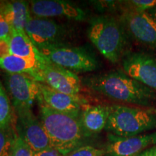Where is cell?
Here are the masks:
<instances>
[{"mask_svg": "<svg viewBox=\"0 0 156 156\" xmlns=\"http://www.w3.org/2000/svg\"><path fill=\"white\" fill-rule=\"evenodd\" d=\"M136 156H156V146L148 148Z\"/></svg>", "mask_w": 156, "mask_h": 156, "instance_id": "4316f807", "label": "cell"}, {"mask_svg": "<svg viewBox=\"0 0 156 156\" xmlns=\"http://www.w3.org/2000/svg\"><path fill=\"white\" fill-rule=\"evenodd\" d=\"M16 114L15 130L17 135L28 144L34 153L51 147L41 122L31 109L17 111Z\"/></svg>", "mask_w": 156, "mask_h": 156, "instance_id": "30bf717a", "label": "cell"}, {"mask_svg": "<svg viewBox=\"0 0 156 156\" xmlns=\"http://www.w3.org/2000/svg\"><path fill=\"white\" fill-rule=\"evenodd\" d=\"M5 85L16 112L31 109L41 95L38 82L28 75L6 73Z\"/></svg>", "mask_w": 156, "mask_h": 156, "instance_id": "ba28073f", "label": "cell"}, {"mask_svg": "<svg viewBox=\"0 0 156 156\" xmlns=\"http://www.w3.org/2000/svg\"><path fill=\"white\" fill-rule=\"evenodd\" d=\"M25 31L37 49L54 46H68L73 39V32L67 25L48 18L31 16Z\"/></svg>", "mask_w": 156, "mask_h": 156, "instance_id": "5b68a950", "label": "cell"}, {"mask_svg": "<svg viewBox=\"0 0 156 156\" xmlns=\"http://www.w3.org/2000/svg\"><path fill=\"white\" fill-rule=\"evenodd\" d=\"M147 13L148 15H151V16L156 21V7L149 9V10L147 11Z\"/></svg>", "mask_w": 156, "mask_h": 156, "instance_id": "83f0119b", "label": "cell"}, {"mask_svg": "<svg viewBox=\"0 0 156 156\" xmlns=\"http://www.w3.org/2000/svg\"><path fill=\"white\" fill-rule=\"evenodd\" d=\"M155 145L156 131L128 137L109 133L106 154L108 156H136Z\"/></svg>", "mask_w": 156, "mask_h": 156, "instance_id": "4fadbf2b", "label": "cell"}, {"mask_svg": "<svg viewBox=\"0 0 156 156\" xmlns=\"http://www.w3.org/2000/svg\"><path fill=\"white\" fill-rule=\"evenodd\" d=\"M114 135L128 137L156 129V108L114 104L106 126Z\"/></svg>", "mask_w": 156, "mask_h": 156, "instance_id": "277c9868", "label": "cell"}, {"mask_svg": "<svg viewBox=\"0 0 156 156\" xmlns=\"http://www.w3.org/2000/svg\"><path fill=\"white\" fill-rule=\"evenodd\" d=\"M110 112L111 106L108 105H85L80 114V122L85 136L100 133L106 128Z\"/></svg>", "mask_w": 156, "mask_h": 156, "instance_id": "9a60e30c", "label": "cell"}, {"mask_svg": "<svg viewBox=\"0 0 156 156\" xmlns=\"http://www.w3.org/2000/svg\"><path fill=\"white\" fill-rule=\"evenodd\" d=\"M12 109L7 91L0 80V129L12 124Z\"/></svg>", "mask_w": 156, "mask_h": 156, "instance_id": "d6986e66", "label": "cell"}, {"mask_svg": "<svg viewBox=\"0 0 156 156\" xmlns=\"http://www.w3.org/2000/svg\"><path fill=\"white\" fill-rule=\"evenodd\" d=\"M36 59L41 83L61 93L79 95L82 80L77 74L54 64L37 49Z\"/></svg>", "mask_w": 156, "mask_h": 156, "instance_id": "52a82bcc", "label": "cell"}, {"mask_svg": "<svg viewBox=\"0 0 156 156\" xmlns=\"http://www.w3.org/2000/svg\"><path fill=\"white\" fill-rule=\"evenodd\" d=\"M106 151L90 145H84L74 150L65 156H103Z\"/></svg>", "mask_w": 156, "mask_h": 156, "instance_id": "603a6c76", "label": "cell"}, {"mask_svg": "<svg viewBox=\"0 0 156 156\" xmlns=\"http://www.w3.org/2000/svg\"><path fill=\"white\" fill-rule=\"evenodd\" d=\"M126 8L137 12H145L156 7V0H132L125 2Z\"/></svg>", "mask_w": 156, "mask_h": 156, "instance_id": "7402d4cb", "label": "cell"}, {"mask_svg": "<svg viewBox=\"0 0 156 156\" xmlns=\"http://www.w3.org/2000/svg\"><path fill=\"white\" fill-rule=\"evenodd\" d=\"M31 15L41 18L53 17H66L77 21H83L87 14L77 5L63 0H36L30 2Z\"/></svg>", "mask_w": 156, "mask_h": 156, "instance_id": "7c38bea8", "label": "cell"}, {"mask_svg": "<svg viewBox=\"0 0 156 156\" xmlns=\"http://www.w3.org/2000/svg\"><path fill=\"white\" fill-rule=\"evenodd\" d=\"M0 10L12 30H25L32 16L30 4L25 1L0 2Z\"/></svg>", "mask_w": 156, "mask_h": 156, "instance_id": "2e32d148", "label": "cell"}, {"mask_svg": "<svg viewBox=\"0 0 156 156\" xmlns=\"http://www.w3.org/2000/svg\"><path fill=\"white\" fill-rule=\"evenodd\" d=\"M9 156H34V152L22 138L17 135L16 132Z\"/></svg>", "mask_w": 156, "mask_h": 156, "instance_id": "44dd1931", "label": "cell"}, {"mask_svg": "<svg viewBox=\"0 0 156 156\" xmlns=\"http://www.w3.org/2000/svg\"><path fill=\"white\" fill-rule=\"evenodd\" d=\"M122 61L126 75L156 92V57L142 52H129Z\"/></svg>", "mask_w": 156, "mask_h": 156, "instance_id": "8fae6325", "label": "cell"}, {"mask_svg": "<svg viewBox=\"0 0 156 156\" xmlns=\"http://www.w3.org/2000/svg\"><path fill=\"white\" fill-rule=\"evenodd\" d=\"M16 130L12 125L0 129V156H9Z\"/></svg>", "mask_w": 156, "mask_h": 156, "instance_id": "ffe728a7", "label": "cell"}, {"mask_svg": "<svg viewBox=\"0 0 156 156\" xmlns=\"http://www.w3.org/2000/svg\"><path fill=\"white\" fill-rule=\"evenodd\" d=\"M11 55L25 58H36L37 48L25 30H12L9 39Z\"/></svg>", "mask_w": 156, "mask_h": 156, "instance_id": "ac0fdd59", "label": "cell"}, {"mask_svg": "<svg viewBox=\"0 0 156 156\" xmlns=\"http://www.w3.org/2000/svg\"><path fill=\"white\" fill-rule=\"evenodd\" d=\"M124 28L136 41L156 51V21L147 12H137L126 8L120 17Z\"/></svg>", "mask_w": 156, "mask_h": 156, "instance_id": "9c48e42d", "label": "cell"}, {"mask_svg": "<svg viewBox=\"0 0 156 156\" xmlns=\"http://www.w3.org/2000/svg\"><path fill=\"white\" fill-rule=\"evenodd\" d=\"M12 30L0 10V39L8 40L10 38Z\"/></svg>", "mask_w": 156, "mask_h": 156, "instance_id": "cb8c5ba5", "label": "cell"}, {"mask_svg": "<svg viewBox=\"0 0 156 156\" xmlns=\"http://www.w3.org/2000/svg\"><path fill=\"white\" fill-rule=\"evenodd\" d=\"M41 122L49 139L51 146L67 155L81 147L85 137L80 114H69L53 110L38 99Z\"/></svg>", "mask_w": 156, "mask_h": 156, "instance_id": "7a4b0ae2", "label": "cell"}, {"mask_svg": "<svg viewBox=\"0 0 156 156\" xmlns=\"http://www.w3.org/2000/svg\"><path fill=\"white\" fill-rule=\"evenodd\" d=\"M0 69L7 73L28 75L35 80L41 83L36 58H25L9 54L0 58Z\"/></svg>", "mask_w": 156, "mask_h": 156, "instance_id": "e0dca14e", "label": "cell"}, {"mask_svg": "<svg viewBox=\"0 0 156 156\" xmlns=\"http://www.w3.org/2000/svg\"><path fill=\"white\" fill-rule=\"evenodd\" d=\"M84 84L94 92L118 102L142 107H154L156 92L130 77L122 70L90 75Z\"/></svg>", "mask_w": 156, "mask_h": 156, "instance_id": "6da1fadb", "label": "cell"}, {"mask_svg": "<svg viewBox=\"0 0 156 156\" xmlns=\"http://www.w3.org/2000/svg\"><path fill=\"white\" fill-rule=\"evenodd\" d=\"M41 100L46 106L53 110L69 114H80L87 101L80 95H69L56 90L46 84L39 83Z\"/></svg>", "mask_w": 156, "mask_h": 156, "instance_id": "5bb4252c", "label": "cell"}, {"mask_svg": "<svg viewBox=\"0 0 156 156\" xmlns=\"http://www.w3.org/2000/svg\"><path fill=\"white\" fill-rule=\"evenodd\" d=\"M126 31L120 20L111 15L90 19L87 36L98 51L113 64L122 59L127 45Z\"/></svg>", "mask_w": 156, "mask_h": 156, "instance_id": "3957f363", "label": "cell"}, {"mask_svg": "<svg viewBox=\"0 0 156 156\" xmlns=\"http://www.w3.org/2000/svg\"><path fill=\"white\" fill-rule=\"evenodd\" d=\"M34 156H65L63 154L60 153L59 151L55 149V148L50 147L44 151L36 152L34 153Z\"/></svg>", "mask_w": 156, "mask_h": 156, "instance_id": "d4e9b609", "label": "cell"}, {"mask_svg": "<svg viewBox=\"0 0 156 156\" xmlns=\"http://www.w3.org/2000/svg\"><path fill=\"white\" fill-rule=\"evenodd\" d=\"M9 41L5 39H0V58L9 55Z\"/></svg>", "mask_w": 156, "mask_h": 156, "instance_id": "484cf974", "label": "cell"}, {"mask_svg": "<svg viewBox=\"0 0 156 156\" xmlns=\"http://www.w3.org/2000/svg\"><path fill=\"white\" fill-rule=\"evenodd\" d=\"M38 51L54 64L72 72L87 73L95 71L99 67L98 61L94 54L85 47L68 45L44 48Z\"/></svg>", "mask_w": 156, "mask_h": 156, "instance_id": "8992f818", "label": "cell"}]
</instances>
